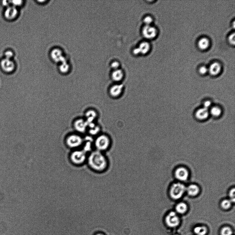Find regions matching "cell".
<instances>
[{"mask_svg":"<svg viewBox=\"0 0 235 235\" xmlns=\"http://www.w3.org/2000/svg\"><path fill=\"white\" fill-rule=\"evenodd\" d=\"M86 163L91 170L99 173L106 172L110 165L109 159L104 152L96 150L88 153Z\"/></svg>","mask_w":235,"mask_h":235,"instance_id":"6da1fadb","label":"cell"},{"mask_svg":"<svg viewBox=\"0 0 235 235\" xmlns=\"http://www.w3.org/2000/svg\"><path fill=\"white\" fill-rule=\"evenodd\" d=\"M88 154L83 149H75L69 154V160L74 166H81L86 162Z\"/></svg>","mask_w":235,"mask_h":235,"instance_id":"7a4b0ae2","label":"cell"},{"mask_svg":"<svg viewBox=\"0 0 235 235\" xmlns=\"http://www.w3.org/2000/svg\"><path fill=\"white\" fill-rule=\"evenodd\" d=\"M111 144V139L108 135H100L94 141L95 150L105 153L110 149Z\"/></svg>","mask_w":235,"mask_h":235,"instance_id":"3957f363","label":"cell"},{"mask_svg":"<svg viewBox=\"0 0 235 235\" xmlns=\"http://www.w3.org/2000/svg\"><path fill=\"white\" fill-rule=\"evenodd\" d=\"M186 191V187L183 184L175 183L173 184L170 188V195L173 199H178L181 197Z\"/></svg>","mask_w":235,"mask_h":235,"instance_id":"277c9868","label":"cell"},{"mask_svg":"<svg viewBox=\"0 0 235 235\" xmlns=\"http://www.w3.org/2000/svg\"><path fill=\"white\" fill-rule=\"evenodd\" d=\"M83 144V139L77 135H72L67 137L66 144L67 147L74 150L78 149Z\"/></svg>","mask_w":235,"mask_h":235,"instance_id":"5b68a950","label":"cell"},{"mask_svg":"<svg viewBox=\"0 0 235 235\" xmlns=\"http://www.w3.org/2000/svg\"><path fill=\"white\" fill-rule=\"evenodd\" d=\"M143 37L147 39H154L157 35V30L155 27L152 25H145L141 31Z\"/></svg>","mask_w":235,"mask_h":235,"instance_id":"8992f818","label":"cell"},{"mask_svg":"<svg viewBox=\"0 0 235 235\" xmlns=\"http://www.w3.org/2000/svg\"><path fill=\"white\" fill-rule=\"evenodd\" d=\"M166 223L169 227L174 228L178 226L180 221L179 217L175 212H171L166 216Z\"/></svg>","mask_w":235,"mask_h":235,"instance_id":"52a82bcc","label":"cell"},{"mask_svg":"<svg viewBox=\"0 0 235 235\" xmlns=\"http://www.w3.org/2000/svg\"><path fill=\"white\" fill-rule=\"evenodd\" d=\"M50 57L52 60L56 62L61 63L66 61L62 51L60 49H54L50 53Z\"/></svg>","mask_w":235,"mask_h":235,"instance_id":"ba28073f","label":"cell"},{"mask_svg":"<svg viewBox=\"0 0 235 235\" xmlns=\"http://www.w3.org/2000/svg\"><path fill=\"white\" fill-rule=\"evenodd\" d=\"M124 90V86L122 84H116L112 86L109 90V94L112 97L117 98L121 96Z\"/></svg>","mask_w":235,"mask_h":235,"instance_id":"9c48e42d","label":"cell"},{"mask_svg":"<svg viewBox=\"0 0 235 235\" xmlns=\"http://www.w3.org/2000/svg\"><path fill=\"white\" fill-rule=\"evenodd\" d=\"M175 176L177 179L182 181H186L189 176V173L187 169L184 167H180L175 171Z\"/></svg>","mask_w":235,"mask_h":235,"instance_id":"30bf717a","label":"cell"},{"mask_svg":"<svg viewBox=\"0 0 235 235\" xmlns=\"http://www.w3.org/2000/svg\"><path fill=\"white\" fill-rule=\"evenodd\" d=\"M1 66L4 70L10 73L14 70L15 65L14 62L10 59H4L1 61Z\"/></svg>","mask_w":235,"mask_h":235,"instance_id":"8fae6325","label":"cell"},{"mask_svg":"<svg viewBox=\"0 0 235 235\" xmlns=\"http://www.w3.org/2000/svg\"><path fill=\"white\" fill-rule=\"evenodd\" d=\"M18 13L16 7L12 6H8L5 10L4 15L8 20H12L16 17Z\"/></svg>","mask_w":235,"mask_h":235,"instance_id":"7c38bea8","label":"cell"},{"mask_svg":"<svg viewBox=\"0 0 235 235\" xmlns=\"http://www.w3.org/2000/svg\"><path fill=\"white\" fill-rule=\"evenodd\" d=\"M124 72L120 69L114 70L112 73L111 78L112 80L116 83H119L124 79Z\"/></svg>","mask_w":235,"mask_h":235,"instance_id":"4fadbf2b","label":"cell"},{"mask_svg":"<svg viewBox=\"0 0 235 235\" xmlns=\"http://www.w3.org/2000/svg\"><path fill=\"white\" fill-rule=\"evenodd\" d=\"M208 72L213 76L217 75L220 73L221 67L220 64L217 62H213L208 68Z\"/></svg>","mask_w":235,"mask_h":235,"instance_id":"5bb4252c","label":"cell"},{"mask_svg":"<svg viewBox=\"0 0 235 235\" xmlns=\"http://www.w3.org/2000/svg\"><path fill=\"white\" fill-rule=\"evenodd\" d=\"M209 113L208 110L203 107L198 110L196 112L195 115L197 119L200 120H204L208 117Z\"/></svg>","mask_w":235,"mask_h":235,"instance_id":"9a60e30c","label":"cell"},{"mask_svg":"<svg viewBox=\"0 0 235 235\" xmlns=\"http://www.w3.org/2000/svg\"><path fill=\"white\" fill-rule=\"evenodd\" d=\"M139 53V54L145 55L147 54L149 51L151 49L150 44L147 41L141 42L138 48H137Z\"/></svg>","mask_w":235,"mask_h":235,"instance_id":"2e32d148","label":"cell"},{"mask_svg":"<svg viewBox=\"0 0 235 235\" xmlns=\"http://www.w3.org/2000/svg\"><path fill=\"white\" fill-rule=\"evenodd\" d=\"M186 191L189 195L194 196L198 194L199 189L197 186L192 184L186 188Z\"/></svg>","mask_w":235,"mask_h":235,"instance_id":"e0dca14e","label":"cell"},{"mask_svg":"<svg viewBox=\"0 0 235 235\" xmlns=\"http://www.w3.org/2000/svg\"><path fill=\"white\" fill-rule=\"evenodd\" d=\"M210 45L209 40L206 38H202L199 40L198 45L199 48L202 50H205L209 47Z\"/></svg>","mask_w":235,"mask_h":235,"instance_id":"ac0fdd59","label":"cell"},{"mask_svg":"<svg viewBox=\"0 0 235 235\" xmlns=\"http://www.w3.org/2000/svg\"><path fill=\"white\" fill-rule=\"evenodd\" d=\"M86 122L82 120H79L76 121L75 127L77 131L80 132H83L86 130Z\"/></svg>","mask_w":235,"mask_h":235,"instance_id":"d6986e66","label":"cell"},{"mask_svg":"<svg viewBox=\"0 0 235 235\" xmlns=\"http://www.w3.org/2000/svg\"><path fill=\"white\" fill-rule=\"evenodd\" d=\"M188 207L187 205L183 202L179 203L176 207V210L177 213L183 214L187 211Z\"/></svg>","mask_w":235,"mask_h":235,"instance_id":"ffe728a7","label":"cell"},{"mask_svg":"<svg viewBox=\"0 0 235 235\" xmlns=\"http://www.w3.org/2000/svg\"><path fill=\"white\" fill-rule=\"evenodd\" d=\"M194 232L197 235H205L207 229L205 226H197L194 228Z\"/></svg>","mask_w":235,"mask_h":235,"instance_id":"44dd1931","label":"cell"},{"mask_svg":"<svg viewBox=\"0 0 235 235\" xmlns=\"http://www.w3.org/2000/svg\"><path fill=\"white\" fill-rule=\"evenodd\" d=\"M69 65L67 62V61H63L61 63L59 68L60 71L63 74H66L69 71Z\"/></svg>","mask_w":235,"mask_h":235,"instance_id":"7402d4cb","label":"cell"},{"mask_svg":"<svg viewBox=\"0 0 235 235\" xmlns=\"http://www.w3.org/2000/svg\"><path fill=\"white\" fill-rule=\"evenodd\" d=\"M210 113L214 117H218L221 115L222 110L219 107H213L211 109Z\"/></svg>","mask_w":235,"mask_h":235,"instance_id":"603a6c76","label":"cell"},{"mask_svg":"<svg viewBox=\"0 0 235 235\" xmlns=\"http://www.w3.org/2000/svg\"><path fill=\"white\" fill-rule=\"evenodd\" d=\"M232 202L230 200L226 199L223 200L221 203V206L224 209H228L230 208L231 206Z\"/></svg>","mask_w":235,"mask_h":235,"instance_id":"cb8c5ba5","label":"cell"},{"mask_svg":"<svg viewBox=\"0 0 235 235\" xmlns=\"http://www.w3.org/2000/svg\"><path fill=\"white\" fill-rule=\"evenodd\" d=\"M232 230L229 227H224L222 228L221 231V235H232Z\"/></svg>","mask_w":235,"mask_h":235,"instance_id":"d4e9b609","label":"cell"},{"mask_svg":"<svg viewBox=\"0 0 235 235\" xmlns=\"http://www.w3.org/2000/svg\"><path fill=\"white\" fill-rule=\"evenodd\" d=\"M153 18L151 16H147L145 17L143 19V22L144 23L145 25L149 26L151 25L152 23L153 22Z\"/></svg>","mask_w":235,"mask_h":235,"instance_id":"484cf974","label":"cell"},{"mask_svg":"<svg viewBox=\"0 0 235 235\" xmlns=\"http://www.w3.org/2000/svg\"><path fill=\"white\" fill-rule=\"evenodd\" d=\"M199 71L201 75H204L208 72V69L206 67L202 66L199 69Z\"/></svg>","mask_w":235,"mask_h":235,"instance_id":"4316f807","label":"cell"},{"mask_svg":"<svg viewBox=\"0 0 235 235\" xmlns=\"http://www.w3.org/2000/svg\"><path fill=\"white\" fill-rule=\"evenodd\" d=\"M111 68L114 70H116L119 69L120 67V63L117 61H113L111 63Z\"/></svg>","mask_w":235,"mask_h":235,"instance_id":"83f0119b","label":"cell"},{"mask_svg":"<svg viewBox=\"0 0 235 235\" xmlns=\"http://www.w3.org/2000/svg\"><path fill=\"white\" fill-rule=\"evenodd\" d=\"M230 200L232 202H235V189H232L229 192Z\"/></svg>","mask_w":235,"mask_h":235,"instance_id":"f1b7e54d","label":"cell"},{"mask_svg":"<svg viewBox=\"0 0 235 235\" xmlns=\"http://www.w3.org/2000/svg\"><path fill=\"white\" fill-rule=\"evenodd\" d=\"M235 33H232L228 37V41L231 44L234 45L235 44Z\"/></svg>","mask_w":235,"mask_h":235,"instance_id":"f546056e","label":"cell"},{"mask_svg":"<svg viewBox=\"0 0 235 235\" xmlns=\"http://www.w3.org/2000/svg\"><path fill=\"white\" fill-rule=\"evenodd\" d=\"M5 56L6 59H10L13 56V53L10 51H8L5 53Z\"/></svg>","mask_w":235,"mask_h":235,"instance_id":"4dcf8cb0","label":"cell"},{"mask_svg":"<svg viewBox=\"0 0 235 235\" xmlns=\"http://www.w3.org/2000/svg\"><path fill=\"white\" fill-rule=\"evenodd\" d=\"M212 103L210 101H206L204 103V107L205 108L208 110L211 107Z\"/></svg>","mask_w":235,"mask_h":235,"instance_id":"1f68e13d","label":"cell"},{"mask_svg":"<svg viewBox=\"0 0 235 235\" xmlns=\"http://www.w3.org/2000/svg\"><path fill=\"white\" fill-rule=\"evenodd\" d=\"M12 3L13 4V6L16 7V6L17 7V6L22 5V4L23 1H12Z\"/></svg>","mask_w":235,"mask_h":235,"instance_id":"d6a6232c","label":"cell"},{"mask_svg":"<svg viewBox=\"0 0 235 235\" xmlns=\"http://www.w3.org/2000/svg\"><path fill=\"white\" fill-rule=\"evenodd\" d=\"M10 1H3V4L4 6H7L9 5Z\"/></svg>","mask_w":235,"mask_h":235,"instance_id":"836d02e7","label":"cell"},{"mask_svg":"<svg viewBox=\"0 0 235 235\" xmlns=\"http://www.w3.org/2000/svg\"><path fill=\"white\" fill-rule=\"evenodd\" d=\"M94 235H105L104 234L102 233H97L95 234Z\"/></svg>","mask_w":235,"mask_h":235,"instance_id":"e575fe53","label":"cell"},{"mask_svg":"<svg viewBox=\"0 0 235 235\" xmlns=\"http://www.w3.org/2000/svg\"></svg>","mask_w":235,"mask_h":235,"instance_id":"d590c367","label":"cell"}]
</instances>
